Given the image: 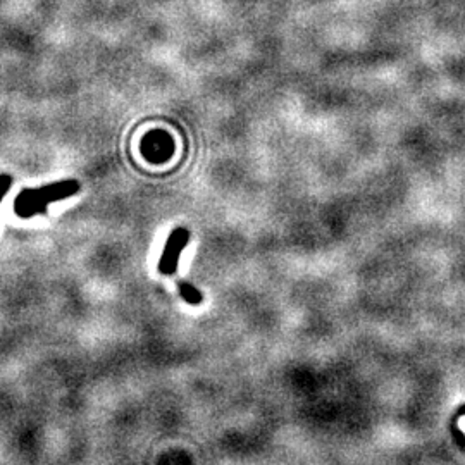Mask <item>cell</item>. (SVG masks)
Listing matches in <instances>:
<instances>
[{
    "label": "cell",
    "instance_id": "4",
    "mask_svg": "<svg viewBox=\"0 0 465 465\" xmlns=\"http://www.w3.org/2000/svg\"><path fill=\"white\" fill-rule=\"evenodd\" d=\"M11 186H13V176L11 174H0V204L6 198V195L9 193Z\"/></svg>",
    "mask_w": 465,
    "mask_h": 465
},
{
    "label": "cell",
    "instance_id": "1",
    "mask_svg": "<svg viewBox=\"0 0 465 465\" xmlns=\"http://www.w3.org/2000/svg\"><path fill=\"white\" fill-rule=\"evenodd\" d=\"M79 190H81V185L76 180H62L38 186V188L23 190L14 200V212L21 219H30V217L45 214L50 204L73 197Z\"/></svg>",
    "mask_w": 465,
    "mask_h": 465
},
{
    "label": "cell",
    "instance_id": "2",
    "mask_svg": "<svg viewBox=\"0 0 465 465\" xmlns=\"http://www.w3.org/2000/svg\"><path fill=\"white\" fill-rule=\"evenodd\" d=\"M188 241L190 233L186 228H176L169 234L164 250H162L161 260H159V272L166 274V276H171V274L176 272L180 256L183 250L186 248Z\"/></svg>",
    "mask_w": 465,
    "mask_h": 465
},
{
    "label": "cell",
    "instance_id": "3",
    "mask_svg": "<svg viewBox=\"0 0 465 465\" xmlns=\"http://www.w3.org/2000/svg\"><path fill=\"white\" fill-rule=\"evenodd\" d=\"M178 289H180L181 297L185 298L188 304L198 305L202 302V295L197 288H193L192 285L186 283V281H178Z\"/></svg>",
    "mask_w": 465,
    "mask_h": 465
}]
</instances>
